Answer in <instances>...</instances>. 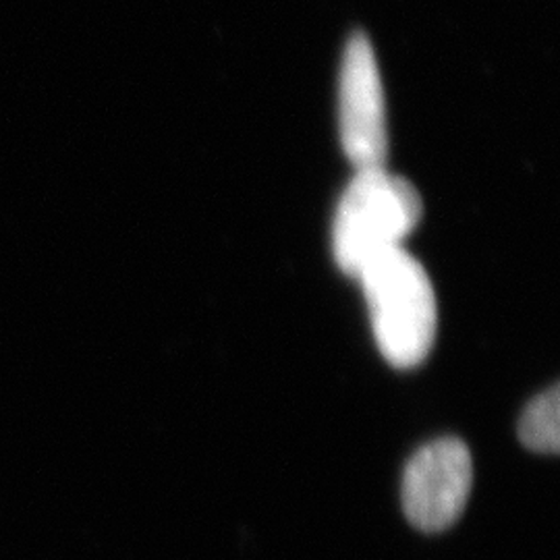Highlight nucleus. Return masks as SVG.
Returning a JSON list of instances; mask_svg holds the SVG:
<instances>
[{
  "label": "nucleus",
  "instance_id": "f257e3e1",
  "mask_svg": "<svg viewBox=\"0 0 560 560\" xmlns=\"http://www.w3.org/2000/svg\"><path fill=\"white\" fill-rule=\"evenodd\" d=\"M355 279L384 360L399 370L420 365L439 326L436 293L425 268L400 245L368 261Z\"/></svg>",
  "mask_w": 560,
  "mask_h": 560
},
{
  "label": "nucleus",
  "instance_id": "f03ea898",
  "mask_svg": "<svg viewBox=\"0 0 560 560\" xmlns=\"http://www.w3.org/2000/svg\"><path fill=\"white\" fill-rule=\"evenodd\" d=\"M423 212L413 183L386 171L360 168L340 196L332 222V254L345 275L358 277L361 268L384 252L400 247Z\"/></svg>",
  "mask_w": 560,
  "mask_h": 560
},
{
  "label": "nucleus",
  "instance_id": "7ed1b4c3",
  "mask_svg": "<svg viewBox=\"0 0 560 560\" xmlns=\"http://www.w3.org/2000/svg\"><path fill=\"white\" fill-rule=\"evenodd\" d=\"M386 104L372 42L355 32L340 62L339 133L342 152L360 168L384 166L388 156Z\"/></svg>",
  "mask_w": 560,
  "mask_h": 560
},
{
  "label": "nucleus",
  "instance_id": "20e7f679",
  "mask_svg": "<svg viewBox=\"0 0 560 560\" xmlns=\"http://www.w3.org/2000/svg\"><path fill=\"white\" fill-rule=\"evenodd\" d=\"M474 465L457 439L421 446L402 476V509L421 532L448 529L463 515L471 492Z\"/></svg>",
  "mask_w": 560,
  "mask_h": 560
},
{
  "label": "nucleus",
  "instance_id": "39448f33",
  "mask_svg": "<svg viewBox=\"0 0 560 560\" xmlns=\"http://www.w3.org/2000/svg\"><path fill=\"white\" fill-rule=\"evenodd\" d=\"M520 441L534 453L555 455L560 446L559 386L532 400L520 420Z\"/></svg>",
  "mask_w": 560,
  "mask_h": 560
}]
</instances>
